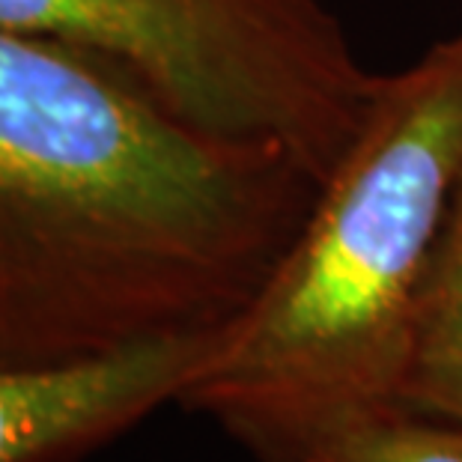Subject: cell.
<instances>
[{
  "instance_id": "6",
  "label": "cell",
  "mask_w": 462,
  "mask_h": 462,
  "mask_svg": "<svg viewBox=\"0 0 462 462\" xmlns=\"http://www.w3.org/2000/svg\"><path fill=\"white\" fill-rule=\"evenodd\" d=\"M317 462H462V427L400 411L352 432Z\"/></svg>"
},
{
  "instance_id": "1",
  "label": "cell",
  "mask_w": 462,
  "mask_h": 462,
  "mask_svg": "<svg viewBox=\"0 0 462 462\" xmlns=\"http://www.w3.org/2000/svg\"><path fill=\"white\" fill-rule=\"evenodd\" d=\"M319 185L283 146L200 129L99 57L0 27V364L218 334Z\"/></svg>"
},
{
  "instance_id": "2",
  "label": "cell",
  "mask_w": 462,
  "mask_h": 462,
  "mask_svg": "<svg viewBox=\"0 0 462 462\" xmlns=\"http://www.w3.org/2000/svg\"><path fill=\"white\" fill-rule=\"evenodd\" d=\"M462 182V31L379 75L361 129L180 406L260 462H317L406 406L418 299Z\"/></svg>"
},
{
  "instance_id": "3",
  "label": "cell",
  "mask_w": 462,
  "mask_h": 462,
  "mask_svg": "<svg viewBox=\"0 0 462 462\" xmlns=\"http://www.w3.org/2000/svg\"><path fill=\"white\" fill-rule=\"evenodd\" d=\"M0 27L99 57L200 129L326 180L379 75L322 0H0Z\"/></svg>"
},
{
  "instance_id": "5",
  "label": "cell",
  "mask_w": 462,
  "mask_h": 462,
  "mask_svg": "<svg viewBox=\"0 0 462 462\" xmlns=\"http://www.w3.org/2000/svg\"><path fill=\"white\" fill-rule=\"evenodd\" d=\"M406 406L462 427V182L418 299Z\"/></svg>"
},
{
  "instance_id": "4",
  "label": "cell",
  "mask_w": 462,
  "mask_h": 462,
  "mask_svg": "<svg viewBox=\"0 0 462 462\" xmlns=\"http://www.w3.org/2000/svg\"><path fill=\"white\" fill-rule=\"evenodd\" d=\"M218 334L63 367L0 364V462H78L96 454L167 402H180Z\"/></svg>"
}]
</instances>
